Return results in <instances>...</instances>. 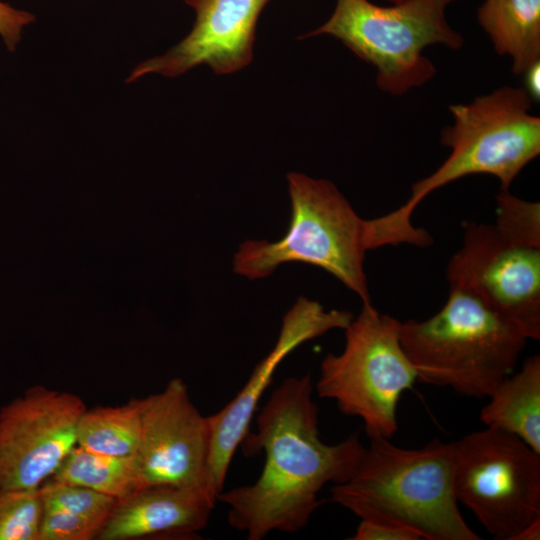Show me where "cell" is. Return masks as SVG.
Wrapping results in <instances>:
<instances>
[{"label":"cell","mask_w":540,"mask_h":540,"mask_svg":"<svg viewBox=\"0 0 540 540\" xmlns=\"http://www.w3.org/2000/svg\"><path fill=\"white\" fill-rule=\"evenodd\" d=\"M256 423V433L247 434L243 442L248 452L263 451L260 476L218 496L228 507L229 525L248 540L303 529L321 504L322 488L347 481L366 449L358 433L336 444L321 439L310 375L285 379Z\"/></svg>","instance_id":"cell-1"},{"label":"cell","mask_w":540,"mask_h":540,"mask_svg":"<svg viewBox=\"0 0 540 540\" xmlns=\"http://www.w3.org/2000/svg\"><path fill=\"white\" fill-rule=\"evenodd\" d=\"M370 445L331 500L361 520L405 526L426 540H479L465 522L453 487V443L433 440L418 449L400 448L385 437Z\"/></svg>","instance_id":"cell-2"},{"label":"cell","mask_w":540,"mask_h":540,"mask_svg":"<svg viewBox=\"0 0 540 540\" xmlns=\"http://www.w3.org/2000/svg\"><path fill=\"white\" fill-rule=\"evenodd\" d=\"M400 341L417 379L469 397H488L510 376L527 336L475 296L450 288L423 321L400 322Z\"/></svg>","instance_id":"cell-3"},{"label":"cell","mask_w":540,"mask_h":540,"mask_svg":"<svg viewBox=\"0 0 540 540\" xmlns=\"http://www.w3.org/2000/svg\"><path fill=\"white\" fill-rule=\"evenodd\" d=\"M291 220L276 242L247 240L233 267L249 279L269 276L284 263L301 262L327 271L363 303H370L364 258L373 249L370 222L362 219L330 181L305 174L287 175Z\"/></svg>","instance_id":"cell-4"},{"label":"cell","mask_w":540,"mask_h":540,"mask_svg":"<svg viewBox=\"0 0 540 540\" xmlns=\"http://www.w3.org/2000/svg\"><path fill=\"white\" fill-rule=\"evenodd\" d=\"M531 100L524 88L505 86L471 103L450 106L453 123L441 133L450 155L412 185L408 200L391 212L394 219L412 225L411 215L424 198L468 175H492L499 180L500 190H509L540 153V118L529 112Z\"/></svg>","instance_id":"cell-5"},{"label":"cell","mask_w":540,"mask_h":540,"mask_svg":"<svg viewBox=\"0 0 540 540\" xmlns=\"http://www.w3.org/2000/svg\"><path fill=\"white\" fill-rule=\"evenodd\" d=\"M456 0H404L379 6L368 0H336L331 17L304 37L331 35L377 70L379 88L402 95L429 81L433 63L423 55L426 47L463 45V37L446 18Z\"/></svg>","instance_id":"cell-6"},{"label":"cell","mask_w":540,"mask_h":540,"mask_svg":"<svg viewBox=\"0 0 540 540\" xmlns=\"http://www.w3.org/2000/svg\"><path fill=\"white\" fill-rule=\"evenodd\" d=\"M344 330V349L322 360L316 392L362 419L370 438L390 439L398 429L400 397L417 379L400 341V321L363 303Z\"/></svg>","instance_id":"cell-7"},{"label":"cell","mask_w":540,"mask_h":540,"mask_svg":"<svg viewBox=\"0 0 540 540\" xmlns=\"http://www.w3.org/2000/svg\"><path fill=\"white\" fill-rule=\"evenodd\" d=\"M452 443L457 501L493 538L514 540L540 517V454L515 435L492 427Z\"/></svg>","instance_id":"cell-8"},{"label":"cell","mask_w":540,"mask_h":540,"mask_svg":"<svg viewBox=\"0 0 540 540\" xmlns=\"http://www.w3.org/2000/svg\"><path fill=\"white\" fill-rule=\"evenodd\" d=\"M446 276L450 288L475 296L528 339L540 338V248L512 242L494 224L465 222Z\"/></svg>","instance_id":"cell-9"},{"label":"cell","mask_w":540,"mask_h":540,"mask_svg":"<svg viewBox=\"0 0 540 540\" xmlns=\"http://www.w3.org/2000/svg\"><path fill=\"white\" fill-rule=\"evenodd\" d=\"M77 395L33 386L0 410V490L37 489L77 445Z\"/></svg>","instance_id":"cell-10"},{"label":"cell","mask_w":540,"mask_h":540,"mask_svg":"<svg viewBox=\"0 0 540 540\" xmlns=\"http://www.w3.org/2000/svg\"><path fill=\"white\" fill-rule=\"evenodd\" d=\"M141 438L136 455L141 486L170 485L205 490L212 429L174 378L140 399Z\"/></svg>","instance_id":"cell-11"},{"label":"cell","mask_w":540,"mask_h":540,"mask_svg":"<svg viewBox=\"0 0 540 540\" xmlns=\"http://www.w3.org/2000/svg\"><path fill=\"white\" fill-rule=\"evenodd\" d=\"M346 310L326 311L318 302L301 297L285 315L278 340L260 361L237 395L217 413L210 415L212 438L205 478V491L218 500L238 446L249 426L262 395L283 359L302 343L332 329H345L353 319Z\"/></svg>","instance_id":"cell-12"},{"label":"cell","mask_w":540,"mask_h":540,"mask_svg":"<svg viewBox=\"0 0 540 540\" xmlns=\"http://www.w3.org/2000/svg\"><path fill=\"white\" fill-rule=\"evenodd\" d=\"M185 2L196 14L190 33L166 53L137 65L126 83L148 74L177 77L202 64L225 75L252 61L257 21L269 0Z\"/></svg>","instance_id":"cell-13"},{"label":"cell","mask_w":540,"mask_h":540,"mask_svg":"<svg viewBox=\"0 0 540 540\" xmlns=\"http://www.w3.org/2000/svg\"><path fill=\"white\" fill-rule=\"evenodd\" d=\"M215 504L216 501L201 488L143 487L117 500L96 539L197 536L207 526Z\"/></svg>","instance_id":"cell-14"},{"label":"cell","mask_w":540,"mask_h":540,"mask_svg":"<svg viewBox=\"0 0 540 540\" xmlns=\"http://www.w3.org/2000/svg\"><path fill=\"white\" fill-rule=\"evenodd\" d=\"M480 412L487 426L509 432L540 454V357L527 358L503 380Z\"/></svg>","instance_id":"cell-15"},{"label":"cell","mask_w":540,"mask_h":540,"mask_svg":"<svg viewBox=\"0 0 540 540\" xmlns=\"http://www.w3.org/2000/svg\"><path fill=\"white\" fill-rule=\"evenodd\" d=\"M478 21L496 52L512 59L514 73L540 61V0H485Z\"/></svg>","instance_id":"cell-16"},{"label":"cell","mask_w":540,"mask_h":540,"mask_svg":"<svg viewBox=\"0 0 540 540\" xmlns=\"http://www.w3.org/2000/svg\"><path fill=\"white\" fill-rule=\"evenodd\" d=\"M141 438L140 399L120 406L86 409L77 428V445L107 456L135 457Z\"/></svg>","instance_id":"cell-17"},{"label":"cell","mask_w":540,"mask_h":540,"mask_svg":"<svg viewBox=\"0 0 540 540\" xmlns=\"http://www.w3.org/2000/svg\"><path fill=\"white\" fill-rule=\"evenodd\" d=\"M52 479L90 488L121 500L142 488L135 457L98 454L76 445Z\"/></svg>","instance_id":"cell-18"},{"label":"cell","mask_w":540,"mask_h":540,"mask_svg":"<svg viewBox=\"0 0 540 540\" xmlns=\"http://www.w3.org/2000/svg\"><path fill=\"white\" fill-rule=\"evenodd\" d=\"M42 515L39 488L0 490V540H39Z\"/></svg>","instance_id":"cell-19"},{"label":"cell","mask_w":540,"mask_h":540,"mask_svg":"<svg viewBox=\"0 0 540 540\" xmlns=\"http://www.w3.org/2000/svg\"><path fill=\"white\" fill-rule=\"evenodd\" d=\"M39 492L43 510H59L106 522L117 499L87 487L55 479L46 480Z\"/></svg>","instance_id":"cell-20"},{"label":"cell","mask_w":540,"mask_h":540,"mask_svg":"<svg viewBox=\"0 0 540 540\" xmlns=\"http://www.w3.org/2000/svg\"><path fill=\"white\" fill-rule=\"evenodd\" d=\"M494 226L512 242L540 248V204L518 198L509 190H500L496 197Z\"/></svg>","instance_id":"cell-21"},{"label":"cell","mask_w":540,"mask_h":540,"mask_svg":"<svg viewBox=\"0 0 540 540\" xmlns=\"http://www.w3.org/2000/svg\"><path fill=\"white\" fill-rule=\"evenodd\" d=\"M105 521L59 510H43L39 540L96 539Z\"/></svg>","instance_id":"cell-22"},{"label":"cell","mask_w":540,"mask_h":540,"mask_svg":"<svg viewBox=\"0 0 540 540\" xmlns=\"http://www.w3.org/2000/svg\"><path fill=\"white\" fill-rule=\"evenodd\" d=\"M351 540H420L414 530L402 525L386 522L361 520Z\"/></svg>","instance_id":"cell-23"},{"label":"cell","mask_w":540,"mask_h":540,"mask_svg":"<svg viewBox=\"0 0 540 540\" xmlns=\"http://www.w3.org/2000/svg\"><path fill=\"white\" fill-rule=\"evenodd\" d=\"M34 21L35 16L30 12L16 9L0 0V36L10 52L19 44L24 27Z\"/></svg>","instance_id":"cell-24"},{"label":"cell","mask_w":540,"mask_h":540,"mask_svg":"<svg viewBox=\"0 0 540 540\" xmlns=\"http://www.w3.org/2000/svg\"><path fill=\"white\" fill-rule=\"evenodd\" d=\"M523 74H525L524 88L531 99L538 100L540 96V61L531 65Z\"/></svg>","instance_id":"cell-25"},{"label":"cell","mask_w":540,"mask_h":540,"mask_svg":"<svg viewBox=\"0 0 540 540\" xmlns=\"http://www.w3.org/2000/svg\"><path fill=\"white\" fill-rule=\"evenodd\" d=\"M540 539V517L534 519L521 532H519L514 540H539Z\"/></svg>","instance_id":"cell-26"},{"label":"cell","mask_w":540,"mask_h":540,"mask_svg":"<svg viewBox=\"0 0 540 540\" xmlns=\"http://www.w3.org/2000/svg\"><path fill=\"white\" fill-rule=\"evenodd\" d=\"M386 1L391 2L392 4H394V3H400V2H402L404 0H386Z\"/></svg>","instance_id":"cell-27"}]
</instances>
